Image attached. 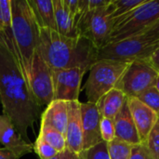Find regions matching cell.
Returning a JSON list of instances; mask_svg holds the SVG:
<instances>
[{"mask_svg":"<svg viewBox=\"0 0 159 159\" xmlns=\"http://www.w3.org/2000/svg\"><path fill=\"white\" fill-rule=\"evenodd\" d=\"M11 32L26 72L37 48L39 27L28 0H11Z\"/></svg>","mask_w":159,"mask_h":159,"instance_id":"cell-3","label":"cell"},{"mask_svg":"<svg viewBox=\"0 0 159 159\" xmlns=\"http://www.w3.org/2000/svg\"><path fill=\"white\" fill-rule=\"evenodd\" d=\"M111 0H89V9H96L107 7Z\"/></svg>","mask_w":159,"mask_h":159,"instance_id":"cell-31","label":"cell"},{"mask_svg":"<svg viewBox=\"0 0 159 159\" xmlns=\"http://www.w3.org/2000/svg\"><path fill=\"white\" fill-rule=\"evenodd\" d=\"M158 73L149 61H134L129 62L116 89L127 97H137L140 93L155 87Z\"/></svg>","mask_w":159,"mask_h":159,"instance_id":"cell-7","label":"cell"},{"mask_svg":"<svg viewBox=\"0 0 159 159\" xmlns=\"http://www.w3.org/2000/svg\"><path fill=\"white\" fill-rule=\"evenodd\" d=\"M87 72L83 68L52 70L54 87L53 101H78L81 82Z\"/></svg>","mask_w":159,"mask_h":159,"instance_id":"cell-10","label":"cell"},{"mask_svg":"<svg viewBox=\"0 0 159 159\" xmlns=\"http://www.w3.org/2000/svg\"><path fill=\"white\" fill-rule=\"evenodd\" d=\"M11 0H0V33L11 28Z\"/></svg>","mask_w":159,"mask_h":159,"instance_id":"cell-26","label":"cell"},{"mask_svg":"<svg viewBox=\"0 0 159 159\" xmlns=\"http://www.w3.org/2000/svg\"><path fill=\"white\" fill-rule=\"evenodd\" d=\"M107 7L88 9L81 15L76 25L78 35L89 40L98 49L107 44L112 31V20Z\"/></svg>","mask_w":159,"mask_h":159,"instance_id":"cell-9","label":"cell"},{"mask_svg":"<svg viewBox=\"0 0 159 159\" xmlns=\"http://www.w3.org/2000/svg\"><path fill=\"white\" fill-rule=\"evenodd\" d=\"M59 159H81L79 154L70 151L69 149H65L64 151L59 154Z\"/></svg>","mask_w":159,"mask_h":159,"instance_id":"cell-32","label":"cell"},{"mask_svg":"<svg viewBox=\"0 0 159 159\" xmlns=\"http://www.w3.org/2000/svg\"><path fill=\"white\" fill-rule=\"evenodd\" d=\"M83 151L103 142L101 135V114L96 103L81 102Z\"/></svg>","mask_w":159,"mask_h":159,"instance_id":"cell-11","label":"cell"},{"mask_svg":"<svg viewBox=\"0 0 159 159\" xmlns=\"http://www.w3.org/2000/svg\"><path fill=\"white\" fill-rule=\"evenodd\" d=\"M155 88L157 89V91L159 92V74L157 78V81H156V85H155Z\"/></svg>","mask_w":159,"mask_h":159,"instance_id":"cell-36","label":"cell"},{"mask_svg":"<svg viewBox=\"0 0 159 159\" xmlns=\"http://www.w3.org/2000/svg\"><path fill=\"white\" fill-rule=\"evenodd\" d=\"M11 124H12L11 120H10L7 116H4V115H1V116H0V137L2 136V134H3V132L5 131V129H6L9 125H11Z\"/></svg>","mask_w":159,"mask_h":159,"instance_id":"cell-34","label":"cell"},{"mask_svg":"<svg viewBox=\"0 0 159 159\" xmlns=\"http://www.w3.org/2000/svg\"><path fill=\"white\" fill-rule=\"evenodd\" d=\"M129 159H155L151 153L149 152L148 148L144 143H140L137 145L132 146L131 155Z\"/></svg>","mask_w":159,"mask_h":159,"instance_id":"cell-29","label":"cell"},{"mask_svg":"<svg viewBox=\"0 0 159 159\" xmlns=\"http://www.w3.org/2000/svg\"><path fill=\"white\" fill-rule=\"evenodd\" d=\"M128 105L138 130L142 143H144L147 137L158 120L157 115L148 106L139 101L136 97H127Z\"/></svg>","mask_w":159,"mask_h":159,"instance_id":"cell-12","label":"cell"},{"mask_svg":"<svg viewBox=\"0 0 159 159\" xmlns=\"http://www.w3.org/2000/svg\"><path fill=\"white\" fill-rule=\"evenodd\" d=\"M101 135L103 142L109 143L116 139L114 120L102 117L101 119Z\"/></svg>","mask_w":159,"mask_h":159,"instance_id":"cell-28","label":"cell"},{"mask_svg":"<svg viewBox=\"0 0 159 159\" xmlns=\"http://www.w3.org/2000/svg\"><path fill=\"white\" fill-rule=\"evenodd\" d=\"M70 102L52 101L41 115V125L49 126L65 136Z\"/></svg>","mask_w":159,"mask_h":159,"instance_id":"cell-15","label":"cell"},{"mask_svg":"<svg viewBox=\"0 0 159 159\" xmlns=\"http://www.w3.org/2000/svg\"><path fill=\"white\" fill-rule=\"evenodd\" d=\"M52 159H59V156H58V157H54V158H52Z\"/></svg>","mask_w":159,"mask_h":159,"instance_id":"cell-37","label":"cell"},{"mask_svg":"<svg viewBox=\"0 0 159 159\" xmlns=\"http://www.w3.org/2000/svg\"><path fill=\"white\" fill-rule=\"evenodd\" d=\"M38 136L42 138L45 142L49 143L52 147H54L59 153L64 151L66 149V140L65 136L58 131L57 129L49 127V126H40V131Z\"/></svg>","mask_w":159,"mask_h":159,"instance_id":"cell-20","label":"cell"},{"mask_svg":"<svg viewBox=\"0 0 159 159\" xmlns=\"http://www.w3.org/2000/svg\"><path fill=\"white\" fill-rule=\"evenodd\" d=\"M127 101V96L119 89H113L103 95L96 103L102 117L114 120Z\"/></svg>","mask_w":159,"mask_h":159,"instance_id":"cell-17","label":"cell"},{"mask_svg":"<svg viewBox=\"0 0 159 159\" xmlns=\"http://www.w3.org/2000/svg\"><path fill=\"white\" fill-rule=\"evenodd\" d=\"M66 148L76 154L83 151V129L81 117V102H70L69 116L65 132Z\"/></svg>","mask_w":159,"mask_h":159,"instance_id":"cell-13","label":"cell"},{"mask_svg":"<svg viewBox=\"0 0 159 159\" xmlns=\"http://www.w3.org/2000/svg\"><path fill=\"white\" fill-rule=\"evenodd\" d=\"M36 50L52 70L83 68L89 71L98 57V48L87 38L65 36L47 28H39Z\"/></svg>","mask_w":159,"mask_h":159,"instance_id":"cell-2","label":"cell"},{"mask_svg":"<svg viewBox=\"0 0 159 159\" xmlns=\"http://www.w3.org/2000/svg\"><path fill=\"white\" fill-rule=\"evenodd\" d=\"M150 64L155 68V70L159 74V48L154 52L151 58L148 60Z\"/></svg>","mask_w":159,"mask_h":159,"instance_id":"cell-33","label":"cell"},{"mask_svg":"<svg viewBox=\"0 0 159 159\" xmlns=\"http://www.w3.org/2000/svg\"><path fill=\"white\" fill-rule=\"evenodd\" d=\"M114 125L116 139L132 146L142 143L127 101L114 118Z\"/></svg>","mask_w":159,"mask_h":159,"instance_id":"cell-14","label":"cell"},{"mask_svg":"<svg viewBox=\"0 0 159 159\" xmlns=\"http://www.w3.org/2000/svg\"><path fill=\"white\" fill-rule=\"evenodd\" d=\"M28 3L38 27L56 31L53 2L51 0H28Z\"/></svg>","mask_w":159,"mask_h":159,"instance_id":"cell-19","label":"cell"},{"mask_svg":"<svg viewBox=\"0 0 159 159\" xmlns=\"http://www.w3.org/2000/svg\"><path fill=\"white\" fill-rule=\"evenodd\" d=\"M140 35L148 36V37H157V38H159V20L155 24H153L151 27H149L146 31H144Z\"/></svg>","mask_w":159,"mask_h":159,"instance_id":"cell-30","label":"cell"},{"mask_svg":"<svg viewBox=\"0 0 159 159\" xmlns=\"http://www.w3.org/2000/svg\"><path fill=\"white\" fill-rule=\"evenodd\" d=\"M132 145L115 139L108 143V152L110 159H129L131 155Z\"/></svg>","mask_w":159,"mask_h":159,"instance_id":"cell-22","label":"cell"},{"mask_svg":"<svg viewBox=\"0 0 159 159\" xmlns=\"http://www.w3.org/2000/svg\"><path fill=\"white\" fill-rule=\"evenodd\" d=\"M79 156L81 159H110L108 143L102 142L88 150L82 151Z\"/></svg>","mask_w":159,"mask_h":159,"instance_id":"cell-24","label":"cell"},{"mask_svg":"<svg viewBox=\"0 0 159 159\" xmlns=\"http://www.w3.org/2000/svg\"><path fill=\"white\" fill-rule=\"evenodd\" d=\"M146 0H111L107 7V11L110 15V19L114 20L120 16H123L137 7L145 3Z\"/></svg>","mask_w":159,"mask_h":159,"instance_id":"cell-21","label":"cell"},{"mask_svg":"<svg viewBox=\"0 0 159 159\" xmlns=\"http://www.w3.org/2000/svg\"><path fill=\"white\" fill-rule=\"evenodd\" d=\"M159 48V38L138 35L109 43L98 49L97 61L132 62L148 61Z\"/></svg>","mask_w":159,"mask_h":159,"instance_id":"cell-5","label":"cell"},{"mask_svg":"<svg viewBox=\"0 0 159 159\" xmlns=\"http://www.w3.org/2000/svg\"><path fill=\"white\" fill-rule=\"evenodd\" d=\"M25 74L30 90L37 104L40 107L48 106L53 101V74L52 69L46 63L37 50H35Z\"/></svg>","mask_w":159,"mask_h":159,"instance_id":"cell-8","label":"cell"},{"mask_svg":"<svg viewBox=\"0 0 159 159\" xmlns=\"http://www.w3.org/2000/svg\"><path fill=\"white\" fill-rule=\"evenodd\" d=\"M34 152L40 159H52L59 156V152L49 143L45 142L42 138L37 136L34 143Z\"/></svg>","mask_w":159,"mask_h":159,"instance_id":"cell-25","label":"cell"},{"mask_svg":"<svg viewBox=\"0 0 159 159\" xmlns=\"http://www.w3.org/2000/svg\"><path fill=\"white\" fill-rule=\"evenodd\" d=\"M0 102L21 138L30 143L28 129H33L41 107L35 102L26 78L11 28L0 33Z\"/></svg>","mask_w":159,"mask_h":159,"instance_id":"cell-1","label":"cell"},{"mask_svg":"<svg viewBox=\"0 0 159 159\" xmlns=\"http://www.w3.org/2000/svg\"><path fill=\"white\" fill-rule=\"evenodd\" d=\"M0 143L19 158L34 152V144L25 142L15 129L13 124L5 129L0 137Z\"/></svg>","mask_w":159,"mask_h":159,"instance_id":"cell-16","label":"cell"},{"mask_svg":"<svg viewBox=\"0 0 159 159\" xmlns=\"http://www.w3.org/2000/svg\"><path fill=\"white\" fill-rule=\"evenodd\" d=\"M136 98L154 111L159 118V92L155 87L140 93Z\"/></svg>","mask_w":159,"mask_h":159,"instance_id":"cell-23","label":"cell"},{"mask_svg":"<svg viewBox=\"0 0 159 159\" xmlns=\"http://www.w3.org/2000/svg\"><path fill=\"white\" fill-rule=\"evenodd\" d=\"M144 144L148 148L152 157L155 159H159V118L149 133Z\"/></svg>","mask_w":159,"mask_h":159,"instance_id":"cell-27","label":"cell"},{"mask_svg":"<svg viewBox=\"0 0 159 159\" xmlns=\"http://www.w3.org/2000/svg\"><path fill=\"white\" fill-rule=\"evenodd\" d=\"M52 2L54 7L56 32L65 36H79L75 20L70 15V12L65 5V1L52 0Z\"/></svg>","mask_w":159,"mask_h":159,"instance_id":"cell-18","label":"cell"},{"mask_svg":"<svg viewBox=\"0 0 159 159\" xmlns=\"http://www.w3.org/2000/svg\"><path fill=\"white\" fill-rule=\"evenodd\" d=\"M128 65L127 62L97 61L90 67L84 86L88 102L97 103L103 95L115 89Z\"/></svg>","mask_w":159,"mask_h":159,"instance_id":"cell-6","label":"cell"},{"mask_svg":"<svg viewBox=\"0 0 159 159\" xmlns=\"http://www.w3.org/2000/svg\"><path fill=\"white\" fill-rule=\"evenodd\" d=\"M158 20L159 0H146L129 13L112 20V31L107 44L138 36Z\"/></svg>","mask_w":159,"mask_h":159,"instance_id":"cell-4","label":"cell"},{"mask_svg":"<svg viewBox=\"0 0 159 159\" xmlns=\"http://www.w3.org/2000/svg\"><path fill=\"white\" fill-rule=\"evenodd\" d=\"M0 159H20L6 148H0Z\"/></svg>","mask_w":159,"mask_h":159,"instance_id":"cell-35","label":"cell"}]
</instances>
